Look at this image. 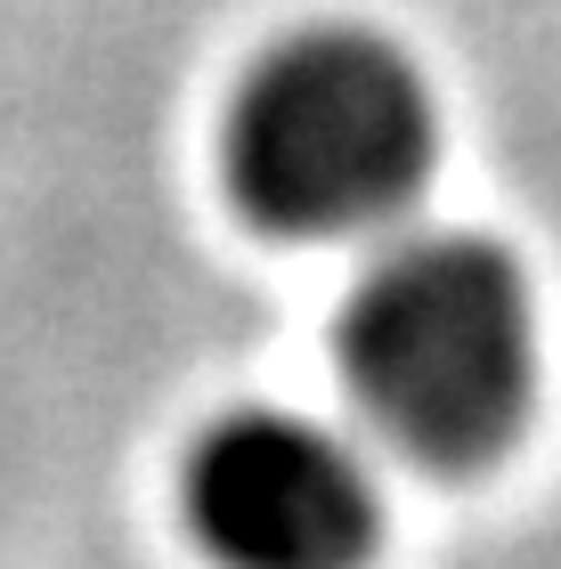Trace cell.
Listing matches in <instances>:
<instances>
[{
  "instance_id": "6da1fadb",
  "label": "cell",
  "mask_w": 561,
  "mask_h": 569,
  "mask_svg": "<svg viewBox=\"0 0 561 569\" xmlns=\"http://www.w3.org/2000/svg\"><path fill=\"white\" fill-rule=\"evenodd\" d=\"M529 284L480 237H399L342 309L359 407L431 463L489 456L529 407Z\"/></svg>"
},
{
  "instance_id": "7a4b0ae2",
  "label": "cell",
  "mask_w": 561,
  "mask_h": 569,
  "mask_svg": "<svg viewBox=\"0 0 561 569\" xmlns=\"http://www.w3.org/2000/svg\"><path fill=\"white\" fill-rule=\"evenodd\" d=\"M431 171V90L374 33H301L244 73L228 114V179L285 237H350L391 220Z\"/></svg>"
},
{
  "instance_id": "3957f363",
  "label": "cell",
  "mask_w": 561,
  "mask_h": 569,
  "mask_svg": "<svg viewBox=\"0 0 561 569\" xmlns=\"http://www.w3.org/2000/svg\"><path fill=\"white\" fill-rule=\"evenodd\" d=\"M188 521L228 569H359L374 480L318 416L237 407L188 456Z\"/></svg>"
}]
</instances>
